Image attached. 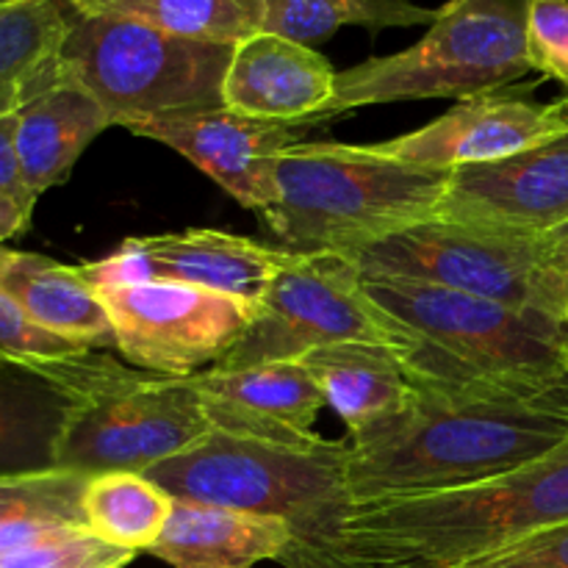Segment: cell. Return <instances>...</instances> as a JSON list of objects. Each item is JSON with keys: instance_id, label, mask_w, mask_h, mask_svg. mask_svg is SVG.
Instances as JSON below:
<instances>
[{"instance_id": "4dcf8cb0", "label": "cell", "mask_w": 568, "mask_h": 568, "mask_svg": "<svg viewBox=\"0 0 568 568\" xmlns=\"http://www.w3.org/2000/svg\"><path fill=\"white\" fill-rule=\"evenodd\" d=\"M37 200L22 178L14 150V116H9L0 122V244L28 231Z\"/></svg>"}, {"instance_id": "7402d4cb", "label": "cell", "mask_w": 568, "mask_h": 568, "mask_svg": "<svg viewBox=\"0 0 568 568\" xmlns=\"http://www.w3.org/2000/svg\"><path fill=\"white\" fill-rule=\"evenodd\" d=\"M70 22L67 0H0V122L59 81Z\"/></svg>"}, {"instance_id": "ba28073f", "label": "cell", "mask_w": 568, "mask_h": 568, "mask_svg": "<svg viewBox=\"0 0 568 568\" xmlns=\"http://www.w3.org/2000/svg\"><path fill=\"white\" fill-rule=\"evenodd\" d=\"M530 6L532 0H449L414 48L338 72L331 103L311 125L366 105L469 100L514 87L532 72L527 53Z\"/></svg>"}, {"instance_id": "9a60e30c", "label": "cell", "mask_w": 568, "mask_h": 568, "mask_svg": "<svg viewBox=\"0 0 568 568\" xmlns=\"http://www.w3.org/2000/svg\"><path fill=\"white\" fill-rule=\"evenodd\" d=\"M438 216L536 233L568 225V131L510 159L453 170Z\"/></svg>"}, {"instance_id": "484cf974", "label": "cell", "mask_w": 568, "mask_h": 568, "mask_svg": "<svg viewBox=\"0 0 568 568\" xmlns=\"http://www.w3.org/2000/svg\"><path fill=\"white\" fill-rule=\"evenodd\" d=\"M436 17L438 9H425L414 0H264L261 31L311 48L344 26L383 31L433 26Z\"/></svg>"}, {"instance_id": "ac0fdd59", "label": "cell", "mask_w": 568, "mask_h": 568, "mask_svg": "<svg viewBox=\"0 0 568 568\" xmlns=\"http://www.w3.org/2000/svg\"><path fill=\"white\" fill-rule=\"evenodd\" d=\"M0 292L42 331L89 349L114 347L109 314L81 266L0 244Z\"/></svg>"}, {"instance_id": "7c38bea8", "label": "cell", "mask_w": 568, "mask_h": 568, "mask_svg": "<svg viewBox=\"0 0 568 568\" xmlns=\"http://www.w3.org/2000/svg\"><path fill=\"white\" fill-rule=\"evenodd\" d=\"M568 131V94L555 103L532 100V87H503L458 100L438 120L369 144L375 153L427 170L488 164L538 148Z\"/></svg>"}, {"instance_id": "836d02e7", "label": "cell", "mask_w": 568, "mask_h": 568, "mask_svg": "<svg viewBox=\"0 0 568 568\" xmlns=\"http://www.w3.org/2000/svg\"><path fill=\"white\" fill-rule=\"evenodd\" d=\"M560 325H564V338H566V361H568V288H566V303H564V316H560Z\"/></svg>"}, {"instance_id": "6da1fadb", "label": "cell", "mask_w": 568, "mask_h": 568, "mask_svg": "<svg viewBox=\"0 0 568 568\" xmlns=\"http://www.w3.org/2000/svg\"><path fill=\"white\" fill-rule=\"evenodd\" d=\"M568 438V394L505 397L416 388L403 414L347 438L353 505L453 491L508 475Z\"/></svg>"}, {"instance_id": "d4e9b609", "label": "cell", "mask_w": 568, "mask_h": 568, "mask_svg": "<svg viewBox=\"0 0 568 568\" xmlns=\"http://www.w3.org/2000/svg\"><path fill=\"white\" fill-rule=\"evenodd\" d=\"M81 17H114L205 42L239 44L261 31L264 0H67Z\"/></svg>"}, {"instance_id": "44dd1931", "label": "cell", "mask_w": 568, "mask_h": 568, "mask_svg": "<svg viewBox=\"0 0 568 568\" xmlns=\"http://www.w3.org/2000/svg\"><path fill=\"white\" fill-rule=\"evenodd\" d=\"M300 364L320 383L325 403L347 425L349 438L403 414L416 386L403 353L381 344H336L303 355Z\"/></svg>"}, {"instance_id": "d6a6232c", "label": "cell", "mask_w": 568, "mask_h": 568, "mask_svg": "<svg viewBox=\"0 0 568 568\" xmlns=\"http://www.w3.org/2000/svg\"><path fill=\"white\" fill-rule=\"evenodd\" d=\"M83 275L92 283L94 292H109V288H125L139 286V283L153 281L148 258H144L142 247H139L136 236L125 239L114 253H109L100 261H89L81 264Z\"/></svg>"}, {"instance_id": "4316f807", "label": "cell", "mask_w": 568, "mask_h": 568, "mask_svg": "<svg viewBox=\"0 0 568 568\" xmlns=\"http://www.w3.org/2000/svg\"><path fill=\"white\" fill-rule=\"evenodd\" d=\"M89 477L92 475L67 469L0 477V530L17 521H64L83 527L81 499Z\"/></svg>"}, {"instance_id": "52a82bcc", "label": "cell", "mask_w": 568, "mask_h": 568, "mask_svg": "<svg viewBox=\"0 0 568 568\" xmlns=\"http://www.w3.org/2000/svg\"><path fill=\"white\" fill-rule=\"evenodd\" d=\"M344 258L369 277L430 283L558 322L564 316L568 225L536 233L433 216Z\"/></svg>"}, {"instance_id": "8992f818", "label": "cell", "mask_w": 568, "mask_h": 568, "mask_svg": "<svg viewBox=\"0 0 568 568\" xmlns=\"http://www.w3.org/2000/svg\"><path fill=\"white\" fill-rule=\"evenodd\" d=\"M42 377L67 397L53 469L148 475L214 433L192 377L150 375L103 349L61 361Z\"/></svg>"}, {"instance_id": "d6986e66", "label": "cell", "mask_w": 568, "mask_h": 568, "mask_svg": "<svg viewBox=\"0 0 568 568\" xmlns=\"http://www.w3.org/2000/svg\"><path fill=\"white\" fill-rule=\"evenodd\" d=\"M288 527L272 516L175 499L170 521L150 555L172 568H255L281 560Z\"/></svg>"}, {"instance_id": "8fae6325", "label": "cell", "mask_w": 568, "mask_h": 568, "mask_svg": "<svg viewBox=\"0 0 568 568\" xmlns=\"http://www.w3.org/2000/svg\"><path fill=\"white\" fill-rule=\"evenodd\" d=\"M114 349L133 369L194 377L220 364L253 325L258 308L175 281L98 292Z\"/></svg>"}, {"instance_id": "4fadbf2b", "label": "cell", "mask_w": 568, "mask_h": 568, "mask_svg": "<svg viewBox=\"0 0 568 568\" xmlns=\"http://www.w3.org/2000/svg\"><path fill=\"white\" fill-rule=\"evenodd\" d=\"M131 133L172 148L239 205L264 214L275 200L277 161L288 148L303 142L305 128L253 120L222 105L139 122Z\"/></svg>"}, {"instance_id": "2e32d148", "label": "cell", "mask_w": 568, "mask_h": 568, "mask_svg": "<svg viewBox=\"0 0 568 568\" xmlns=\"http://www.w3.org/2000/svg\"><path fill=\"white\" fill-rule=\"evenodd\" d=\"M336 75L331 61L308 44L258 31L233 48L222 103L253 120L308 128L331 103Z\"/></svg>"}, {"instance_id": "f546056e", "label": "cell", "mask_w": 568, "mask_h": 568, "mask_svg": "<svg viewBox=\"0 0 568 568\" xmlns=\"http://www.w3.org/2000/svg\"><path fill=\"white\" fill-rule=\"evenodd\" d=\"M527 53L532 72L558 81L568 94V0H532Z\"/></svg>"}, {"instance_id": "cb8c5ba5", "label": "cell", "mask_w": 568, "mask_h": 568, "mask_svg": "<svg viewBox=\"0 0 568 568\" xmlns=\"http://www.w3.org/2000/svg\"><path fill=\"white\" fill-rule=\"evenodd\" d=\"M175 497L136 471H105L83 488V527L100 541L128 552H150L170 521Z\"/></svg>"}, {"instance_id": "603a6c76", "label": "cell", "mask_w": 568, "mask_h": 568, "mask_svg": "<svg viewBox=\"0 0 568 568\" xmlns=\"http://www.w3.org/2000/svg\"><path fill=\"white\" fill-rule=\"evenodd\" d=\"M67 397L33 372L0 364V477L53 469Z\"/></svg>"}, {"instance_id": "5b68a950", "label": "cell", "mask_w": 568, "mask_h": 568, "mask_svg": "<svg viewBox=\"0 0 568 568\" xmlns=\"http://www.w3.org/2000/svg\"><path fill=\"white\" fill-rule=\"evenodd\" d=\"M449 170L403 164L369 144L300 142L281 155L261 222L288 250L338 253L438 216Z\"/></svg>"}, {"instance_id": "e0dca14e", "label": "cell", "mask_w": 568, "mask_h": 568, "mask_svg": "<svg viewBox=\"0 0 568 568\" xmlns=\"http://www.w3.org/2000/svg\"><path fill=\"white\" fill-rule=\"evenodd\" d=\"M153 281H175L225 294L258 308L294 250L266 247L236 233L189 227L181 233L136 236Z\"/></svg>"}, {"instance_id": "83f0119b", "label": "cell", "mask_w": 568, "mask_h": 568, "mask_svg": "<svg viewBox=\"0 0 568 568\" xmlns=\"http://www.w3.org/2000/svg\"><path fill=\"white\" fill-rule=\"evenodd\" d=\"M136 552L111 547L87 527H64L28 547L0 552V568H125Z\"/></svg>"}, {"instance_id": "ffe728a7", "label": "cell", "mask_w": 568, "mask_h": 568, "mask_svg": "<svg viewBox=\"0 0 568 568\" xmlns=\"http://www.w3.org/2000/svg\"><path fill=\"white\" fill-rule=\"evenodd\" d=\"M109 128L114 125L98 100L61 72L14 114V150L28 189L42 197L64 183L83 150Z\"/></svg>"}, {"instance_id": "5bb4252c", "label": "cell", "mask_w": 568, "mask_h": 568, "mask_svg": "<svg viewBox=\"0 0 568 568\" xmlns=\"http://www.w3.org/2000/svg\"><path fill=\"white\" fill-rule=\"evenodd\" d=\"M216 433L281 447H314L325 394L300 361H266L192 377Z\"/></svg>"}, {"instance_id": "277c9868", "label": "cell", "mask_w": 568, "mask_h": 568, "mask_svg": "<svg viewBox=\"0 0 568 568\" xmlns=\"http://www.w3.org/2000/svg\"><path fill=\"white\" fill-rule=\"evenodd\" d=\"M568 521V438L508 475L419 497L355 505L361 568H460Z\"/></svg>"}, {"instance_id": "f1b7e54d", "label": "cell", "mask_w": 568, "mask_h": 568, "mask_svg": "<svg viewBox=\"0 0 568 568\" xmlns=\"http://www.w3.org/2000/svg\"><path fill=\"white\" fill-rule=\"evenodd\" d=\"M89 353V347L64 342L53 333L33 325L20 305L0 292V364L20 366L42 377L61 361H70L75 355Z\"/></svg>"}, {"instance_id": "30bf717a", "label": "cell", "mask_w": 568, "mask_h": 568, "mask_svg": "<svg viewBox=\"0 0 568 568\" xmlns=\"http://www.w3.org/2000/svg\"><path fill=\"white\" fill-rule=\"evenodd\" d=\"M336 344H381L408 353L414 338L372 300L353 261L338 253L294 250L292 261L261 300L250 331L216 369L300 361Z\"/></svg>"}, {"instance_id": "1f68e13d", "label": "cell", "mask_w": 568, "mask_h": 568, "mask_svg": "<svg viewBox=\"0 0 568 568\" xmlns=\"http://www.w3.org/2000/svg\"><path fill=\"white\" fill-rule=\"evenodd\" d=\"M460 568H568V521Z\"/></svg>"}, {"instance_id": "7a4b0ae2", "label": "cell", "mask_w": 568, "mask_h": 568, "mask_svg": "<svg viewBox=\"0 0 568 568\" xmlns=\"http://www.w3.org/2000/svg\"><path fill=\"white\" fill-rule=\"evenodd\" d=\"M364 283L414 338L403 361L416 388L527 399L568 394L564 325L552 316L430 283L369 275Z\"/></svg>"}, {"instance_id": "3957f363", "label": "cell", "mask_w": 568, "mask_h": 568, "mask_svg": "<svg viewBox=\"0 0 568 568\" xmlns=\"http://www.w3.org/2000/svg\"><path fill=\"white\" fill-rule=\"evenodd\" d=\"M349 442L281 447L209 433L148 477L170 497L286 521V568H361L347 538Z\"/></svg>"}, {"instance_id": "9c48e42d", "label": "cell", "mask_w": 568, "mask_h": 568, "mask_svg": "<svg viewBox=\"0 0 568 568\" xmlns=\"http://www.w3.org/2000/svg\"><path fill=\"white\" fill-rule=\"evenodd\" d=\"M233 48L72 11L59 64L70 81L98 100L111 125L131 131L159 116L222 109Z\"/></svg>"}]
</instances>
